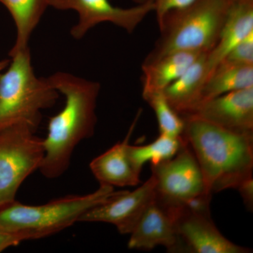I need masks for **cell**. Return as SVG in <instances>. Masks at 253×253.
I'll return each mask as SVG.
<instances>
[{
	"label": "cell",
	"instance_id": "obj_1",
	"mask_svg": "<svg viewBox=\"0 0 253 253\" xmlns=\"http://www.w3.org/2000/svg\"><path fill=\"white\" fill-rule=\"evenodd\" d=\"M48 80L66 99L63 109L48 123L47 135L43 139L44 156L39 169L44 177L56 179L68 170L78 145L94 134L101 85L64 72L54 73Z\"/></svg>",
	"mask_w": 253,
	"mask_h": 253
},
{
	"label": "cell",
	"instance_id": "obj_2",
	"mask_svg": "<svg viewBox=\"0 0 253 253\" xmlns=\"http://www.w3.org/2000/svg\"><path fill=\"white\" fill-rule=\"evenodd\" d=\"M182 118L181 136L197 160L208 194L236 189L253 176V133L229 130L195 116Z\"/></svg>",
	"mask_w": 253,
	"mask_h": 253
},
{
	"label": "cell",
	"instance_id": "obj_3",
	"mask_svg": "<svg viewBox=\"0 0 253 253\" xmlns=\"http://www.w3.org/2000/svg\"><path fill=\"white\" fill-rule=\"evenodd\" d=\"M121 191L100 185L91 194L71 195L40 206L15 200L0 206V229L19 236L23 241L48 237L78 222L86 211L107 202Z\"/></svg>",
	"mask_w": 253,
	"mask_h": 253
},
{
	"label": "cell",
	"instance_id": "obj_4",
	"mask_svg": "<svg viewBox=\"0 0 253 253\" xmlns=\"http://www.w3.org/2000/svg\"><path fill=\"white\" fill-rule=\"evenodd\" d=\"M228 0H197L184 9L168 12L159 26V38L142 64L178 51H209L215 45L224 21Z\"/></svg>",
	"mask_w": 253,
	"mask_h": 253
},
{
	"label": "cell",
	"instance_id": "obj_5",
	"mask_svg": "<svg viewBox=\"0 0 253 253\" xmlns=\"http://www.w3.org/2000/svg\"><path fill=\"white\" fill-rule=\"evenodd\" d=\"M10 57L7 70L0 74V131L26 125L36 131L41 111L56 104L59 92L48 78L36 76L29 47Z\"/></svg>",
	"mask_w": 253,
	"mask_h": 253
},
{
	"label": "cell",
	"instance_id": "obj_6",
	"mask_svg": "<svg viewBox=\"0 0 253 253\" xmlns=\"http://www.w3.org/2000/svg\"><path fill=\"white\" fill-rule=\"evenodd\" d=\"M151 166L156 199L166 207L177 213L211 202L212 195L208 194L199 163L185 140L174 157Z\"/></svg>",
	"mask_w": 253,
	"mask_h": 253
},
{
	"label": "cell",
	"instance_id": "obj_7",
	"mask_svg": "<svg viewBox=\"0 0 253 253\" xmlns=\"http://www.w3.org/2000/svg\"><path fill=\"white\" fill-rule=\"evenodd\" d=\"M26 125L0 131V206L16 200L23 181L41 168L43 139Z\"/></svg>",
	"mask_w": 253,
	"mask_h": 253
},
{
	"label": "cell",
	"instance_id": "obj_8",
	"mask_svg": "<svg viewBox=\"0 0 253 253\" xmlns=\"http://www.w3.org/2000/svg\"><path fill=\"white\" fill-rule=\"evenodd\" d=\"M49 6L59 10H74L78 22L71 28L75 39H82L91 28L101 23L109 22L132 33L148 14L154 11L150 0L131 8L118 7L109 0H49Z\"/></svg>",
	"mask_w": 253,
	"mask_h": 253
},
{
	"label": "cell",
	"instance_id": "obj_9",
	"mask_svg": "<svg viewBox=\"0 0 253 253\" xmlns=\"http://www.w3.org/2000/svg\"><path fill=\"white\" fill-rule=\"evenodd\" d=\"M210 204L184 208L176 213V226L186 253H249L251 250L226 239L213 222Z\"/></svg>",
	"mask_w": 253,
	"mask_h": 253
},
{
	"label": "cell",
	"instance_id": "obj_10",
	"mask_svg": "<svg viewBox=\"0 0 253 253\" xmlns=\"http://www.w3.org/2000/svg\"><path fill=\"white\" fill-rule=\"evenodd\" d=\"M155 180L151 177L132 191L123 190L112 199L86 211L78 222L113 224L121 234H130L139 218L156 197Z\"/></svg>",
	"mask_w": 253,
	"mask_h": 253
},
{
	"label": "cell",
	"instance_id": "obj_11",
	"mask_svg": "<svg viewBox=\"0 0 253 253\" xmlns=\"http://www.w3.org/2000/svg\"><path fill=\"white\" fill-rule=\"evenodd\" d=\"M131 250L151 251L163 246L170 253H186L176 226V214L158 201L148 206L131 231L127 244Z\"/></svg>",
	"mask_w": 253,
	"mask_h": 253
},
{
	"label": "cell",
	"instance_id": "obj_12",
	"mask_svg": "<svg viewBox=\"0 0 253 253\" xmlns=\"http://www.w3.org/2000/svg\"><path fill=\"white\" fill-rule=\"evenodd\" d=\"M186 116L201 118L236 132L253 133V86L205 101Z\"/></svg>",
	"mask_w": 253,
	"mask_h": 253
},
{
	"label": "cell",
	"instance_id": "obj_13",
	"mask_svg": "<svg viewBox=\"0 0 253 253\" xmlns=\"http://www.w3.org/2000/svg\"><path fill=\"white\" fill-rule=\"evenodd\" d=\"M140 114L139 111L124 140L91 161L89 168L100 185L125 187L140 184L141 172L134 167L127 152L129 138Z\"/></svg>",
	"mask_w": 253,
	"mask_h": 253
},
{
	"label": "cell",
	"instance_id": "obj_14",
	"mask_svg": "<svg viewBox=\"0 0 253 253\" xmlns=\"http://www.w3.org/2000/svg\"><path fill=\"white\" fill-rule=\"evenodd\" d=\"M252 32L253 0L231 1L217 43L207 52L210 75L234 46Z\"/></svg>",
	"mask_w": 253,
	"mask_h": 253
},
{
	"label": "cell",
	"instance_id": "obj_15",
	"mask_svg": "<svg viewBox=\"0 0 253 253\" xmlns=\"http://www.w3.org/2000/svg\"><path fill=\"white\" fill-rule=\"evenodd\" d=\"M207 52L200 54L185 72L163 91L169 104L181 118L191 114L201 103L210 76Z\"/></svg>",
	"mask_w": 253,
	"mask_h": 253
},
{
	"label": "cell",
	"instance_id": "obj_16",
	"mask_svg": "<svg viewBox=\"0 0 253 253\" xmlns=\"http://www.w3.org/2000/svg\"><path fill=\"white\" fill-rule=\"evenodd\" d=\"M203 52L178 51L142 64V94L163 91L176 81Z\"/></svg>",
	"mask_w": 253,
	"mask_h": 253
},
{
	"label": "cell",
	"instance_id": "obj_17",
	"mask_svg": "<svg viewBox=\"0 0 253 253\" xmlns=\"http://www.w3.org/2000/svg\"><path fill=\"white\" fill-rule=\"evenodd\" d=\"M253 86V66L222 61L208 78L202 91L201 103L221 95Z\"/></svg>",
	"mask_w": 253,
	"mask_h": 253
},
{
	"label": "cell",
	"instance_id": "obj_18",
	"mask_svg": "<svg viewBox=\"0 0 253 253\" xmlns=\"http://www.w3.org/2000/svg\"><path fill=\"white\" fill-rule=\"evenodd\" d=\"M9 10L16 25V39L9 56L29 47L32 33L41 21L49 0H0Z\"/></svg>",
	"mask_w": 253,
	"mask_h": 253
},
{
	"label": "cell",
	"instance_id": "obj_19",
	"mask_svg": "<svg viewBox=\"0 0 253 253\" xmlns=\"http://www.w3.org/2000/svg\"><path fill=\"white\" fill-rule=\"evenodd\" d=\"M184 139L172 137L160 134L157 139L152 143L144 146H131L128 144L127 152L131 163L139 172L146 163L151 166L174 157L179 151Z\"/></svg>",
	"mask_w": 253,
	"mask_h": 253
},
{
	"label": "cell",
	"instance_id": "obj_20",
	"mask_svg": "<svg viewBox=\"0 0 253 253\" xmlns=\"http://www.w3.org/2000/svg\"><path fill=\"white\" fill-rule=\"evenodd\" d=\"M143 98L154 110L160 134L181 137L184 129V121L172 109L163 91H151L142 94Z\"/></svg>",
	"mask_w": 253,
	"mask_h": 253
},
{
	"label": "cell",
	"instance_id": "obj_21",
	"mask_svg": "<svg viewBox=\"0 0 253 253\" xmlns=\"http://www.w3.org/2000/svg\"><path fill=\"white\" fill-rule=\"evenodd\" d=\"M222 61L243 66H253V32L240 41Z\"/></svg>",
	"mask_w": 253,
	"mask_h": 253
},
{
	"label": "cell",
	"instance_id": "obj_22",
	"mask_svg": "<svg viewBox=\"0 0 253 253\" xmlns=\"http://www.w3.org/2000/svg\"><path fill=\"white\" fill-rule=\"evenodd\" d=\"M154 6V11L156 12L158 23L161 22L163 18L169 11L184 9L197 0H150Z\"/></svg>",
	"mask_w": 253,
	"mask_h": 253
},
{
	"label": "cell",
	"instance_id": "obj_23",
	"mask_svg": "<svg viewBox=\"0 0 253 253\" xmlns=\"http://www.w3.org/2000/svg\"><path fill=\"white\" fill-rule=\"evenodd\" d=\"M239 191L240 195L242 197L245 206L249 210L253 211V177L247 178L243 181L236 189Z\"/></svg>",
	"mask_w": 253,
	"mask_h": 253
},
{
	"label": "cell",
	"instance_id": "obj_24",
	"mask_svg": "<svg viewBox=\"0 0 253 253\" xmlns=\"http://www.w3.org/2000/svg\"><path fill=\"white\" fill-rule=\"evenodd\" d=\"M23 241L19 236L0 229V253L9 248L17 246Z\"/></svg>",
	"mask_w": 253,
	"mask_h": 253
},
{
	"label": "cell",
	"instance_id": "obj_25",
	"mask_svg": "<svg viewBox=\"0 0 253 253\" xmlns=\"http://www.w3.org/2000/svg\"><path fill=\"white\" fill-rule=\"evenodd\" d=\"M10 61H11V60L10 59H4L0 61V74H1V72L4 71L5 68L8 67V66L9 65Z\"/></svg>",
	"mask_w": 253,
	"mask_h": 253
},
{
	"label": "cell",
	"instance_id": "obj_26",
	"mask_svg": "<svg viewBox=\"0 0 253 253\" xmlns=\"http://www.w3.org/2000/svg\"><path fill=\"white\" fill-rule=\"evenodd\" d=\"M131 1H134V2H135L136 4H143V3L146 2L147 0H131Z\"/></svg>",
	"mask_w": 253,
	"mask_h": 253
},
{
	"label": "cell",
	"instance_id": "obj_27",
	"mask_svg": "<svg viewBox=\"0 0 253 253\" xmlns=\"http://www.w3.org/2000/svg\"><path fill=\"white\" fill-rule=\"evenodd\" d=\"M228 1H229V2H231V1H235V0H228Z\"/></svg>",
	"mask_w": 253,
	"mask_h": 253
}]
</instances>
